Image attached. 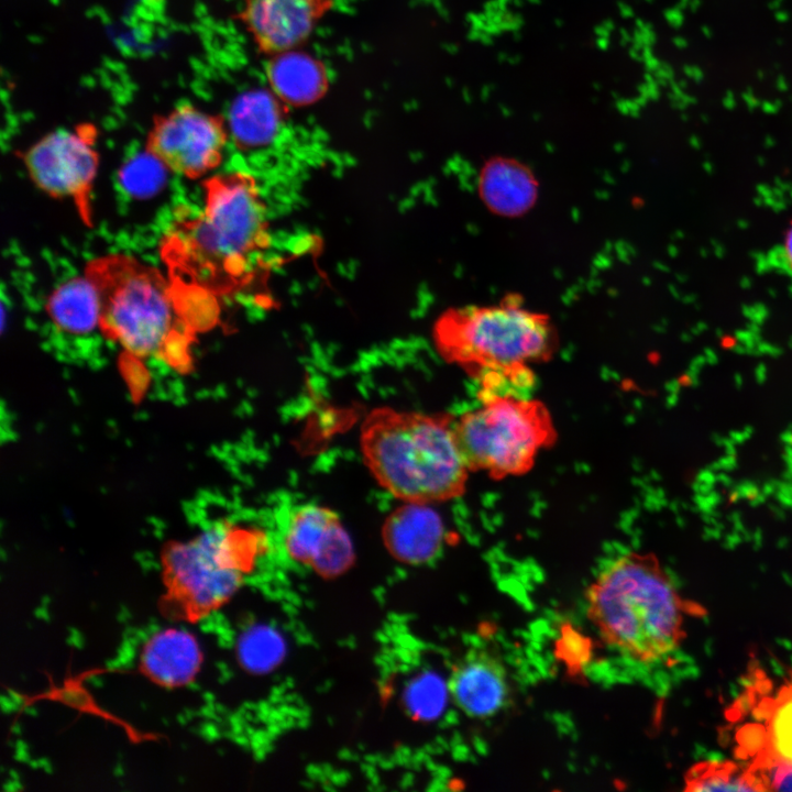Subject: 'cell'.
Instances as JSON below:
<instances>
[{"label":"cell","mask_w":792,"mask_h":792,"mask_svg":"<svg viewBox=\"0 0 792 792\" xmlns=\"http://www.w3.org/2000/svg\"><path fill=\"white\" fill-rule=\"evenodd\" d=\"M204 187L202 210L175 221L162 244V257L178 284L224 295L249 280L252 261L266 245V212L250 175H217Z\"/></svg>","instance_id":"obj_1"},{"label":"cell","mask_w":792,"mask_h":792,"mask_svg":"<svg viewBox=\"0 0 792 792\" xmlns=\"http://www.w3.org/2000/svg\"><path fill=\"white\" fill-rule=\"evenodd\" d=\"M439 354L479 383V398L525 396L535 384L531 366L558 348L550 318L527 309L517 295L492 305L447 310L433 327Z\"/></svg>","instance_id":"obj_2"},{"label":"cell","mask_w":792,"mask_h":792,"mask_svg":"<svg viewBox=\"0 0 792 792\" xmlns=\"http://www.w3.org/2000/svg\"><path fill=\"white\" fill-rule=\"evenodd\" d=\"M586 615L602 640L642 666L678 652L685 638L686 603L651 553H624L585 593Z\"/></svg>","instance_id":"obj_3"},{"label":"cell","mask_w":792,"mask_h":792,"mask_svg":"<svg viewBox=\"0 0 792 792\" xmlns=\"http://www.w3.org/2000/svg\"><path fill=\"white\" fill-rule=\"evenodd\" d=\"M450 413L382 406L361 426L363 461L376 482L408 503L435 504L462 496L470 470Z\"/></svg>","instance_id":"obj_4"},{"label":"cell","mask_w":792,"mask_h":792,"mask_svg":"<svg viewBox=\"0 0 792 792\" xmlns=\"http://www.w3.org/2000/svg\"><path fill=\"white\" fill-rule=\"evenodd\" d=\"M85 275L97 290L99 328L107 337L135 356L175 365L187 360L196 324L182 306L177 282L125 254L94 258Z\"/></svg>","instance_id":"obj_5"},{"label":"cell","mask_w":792,"mask_h":792,"mask_svg":"<svg viewBox=\"0 0 792 792\" xmlns=\"http://www.w3.org/2000/svg\"><path fill=\"white\" fill-rule=\"evenodd\" d=\"M264 548L261 531L229 522L167 546L162 553L160 612L179 623L206 618L232 598Z\"/></svg>","instance_id":"obj_6"},{"label":"cell","mask_w":792,"mask_h":792,"mask_svg":"<svg viewBox=\"0 0 792 792\" xmlns=\"http://www.w3.org/2000/svg\"><path fill=\"white\" fill-rule=\"evenodd\" d=\"M455 420V436L470 472L493 480L519 476L535 465L540 451L557 441L547 406L534 398L493 395Z\"/></svg>","instance_id":"obj_7"},{"label":"cell","mask_w":792,"mask_h":792,"mask_svg":"<svg viewBox=\"0 0 792 792\" xmlns=\"http://www.w3.org/2000/svg\"><path fill=\"white\" fill-rule=\"evenodd\" d=\"M91 125L61 129L44 135L22 155L32 182L58 199H72L82 221L91 224L90 193L99 156Z\"/></svg>","instance_id":"obj_8"},{"label":"cell","mask_w":792,"mask_h":792,"mask_svg":"<svg viewBox=\"0 0 792 792\" xmlns=\"http://www.w3.org/2000/svg\"><path fill=\"white\" fill-rule=\"evenodd\" d=\"M227 139L221 117L182 105L154 120L146 151L167 169L195 179L220 164Z\"/></svg>","instance_id":"obj_9"},{"label":"cell","mask_w":792,"mask_h":792,"mask_svg":"<svg viewBox=\"0 0 792 792\" xmlns=\"http://www.w3.org/2000/svg\"><path fill=\"white\" fill-rule=\"evenodd\" d=\"M283 542L294 562L323 576L342 573L354 559L351 538L339 515L317 504H302L290 510Z\"/></svg>","instance_id":"obj_10"},{"label":"cell","mask_w":792,"mask_h":792,"mask_svg":"<svg viewBox=\"0 0 792 792\" xmlns=\"http://www.w3.org/2000/svg\"><path fill=\"white\" fill-rule=\"evenodd\" d=\"M333 0H244L241 19L260 51L284 53L304 42Z\"/></svg>","instance_id":"obj_11"},{"label":"cell","mask_w":792,"mask_h":792,"mask_svg":"<svg viewBox=\"0 0 792 792\" xmlns=\"http://www.w3.org/2000/svg\"><path fill=\"white\" fill-rule=\"evenodd\" d=\"M449 693L454 704L468 716L486 718L507 703L509 682L503 662L485 649L470 650L453 667Z\"/></svg>","instance_id":"obj_12"},{"label":"cell","mask_w":792,"mask_h":792,"mask_svg":"<svg viewBox=\"0 0 792 792\" xmlns=\"http://www.w3.org/2000/svg\"><path fill=\"white\" fill-rule=\"evenodd\" d=\"M444 536L443 520L431 504L405 502L387 516L382 527L388 552L408 564H422L436 558Z\"/></svg>","instance_id":"obj_13"},{"label":"cell","mask_w":792,"mask_h":792,"mask_svg":"<svg viewBox=\"0 0 792 792\" xmlns=\"http://www.w3.org/2000/svg\"><path fill=\"white\" fill-rule=\"evenodd\" d=\"M202 663V651L196 637L183 628H165L143 644L139 669L154 684L176 689L190 684Z\"/></svg>","instance_id":"obj_14"},{"label":"cell","mask_w":792,"mask_h":792,"mask_svg":"<svg viewBox=\"0 0 792 792\" xmlns=\"http://www.w3.org/2000/svg\"><path fill=\"white\" fill-rule=\"evenodd\" d=\"M484 204L494 212L515 217L531 208L537 180L530 169L513 158H493L482 168L479 182Z\"/></svg>","instance_id":"obj_15"},{"label":"cell","mask_w":792,"mask_h":792,"mask_svg":"<svg viewBox=\"0 0 792 792\" xmlns=\"http://www.w3.org/2000/svg\"><path fill=\"white\" fill-rule=\"evenodd\" d=\"M46 311L53 323L68 334L82 336L99 327L98 294L86 275L55 288L48 297Z\"/></svg>","instance_id":"obj_16"},{"label":"cell","mask_w":792,"mask_h":792,"mask_svg":"<svg viewBox=\"0 0 792 792\" xmlns=\"http://www.w3.org/2000/svg\"><path fill=\"white\" fill-rule=\"evenodd\" d=\"M277 128L278 116L265 98L241 97L230 110V133L241 148L268 144L276 135Z\"/></svg>","instance_id":"obj_17"},{"label":"cell","mask_w":792,"mask_h":792,"mask_svg":"<svg viewBox=\"0 0 792 792\" xmlns=\"http://www.w3.org/2000/svg\"><path fill=\"white\" fill-rule=\"evenodd\" d=\"M770 763L792 766V683L767 704L763 747L752 765Z\"/></svg>","instance_id":"obj_18"},{"label":"cell","mask_w":792,"mask_h":792,"mask_svg":"<svg viewBox=\"0 0 792 792\" xmlns=\"http://www.w3.org/2000/svg\"><path fill=\"white\" fill-rule=\"evenodd\" d=\"M688 791H762L755 774L732 762H702L685 776Z\"/></svg>","instance_id":"obj_19"},{"label":"cell","mask_w":792,"mask_h":792,"mask_svg":"<svg viewBox=\"0 0 792 792\" xmlns=\"http://www.w3.org/2000/svg\"><path fill=\"white\" fill-rule=\"evenodd\" d=\"M166 166L146 151L130 160L121 169L122 186L133 196L148 197L165 182Z\"/></svg>","instance_id":"obj_20"},{"label":"cell","mask_w":792,"mask_h":792,"mask_svg":"<svg viewBox=\"0 0 792 792\" xmlns=\"http://www.w3.org/2000/svg\"><path fill=\"white\" fill-rule=\"evenodd\" d=\"M408 700L415 713L432 717L443 706L444 691L439 679L426 675L411 685Z\"/></svg>","instance_id":"obj_21"},{"label":"cell","mask_w":792,"mask_h":792,"mask_svg":"<svg viewBox=\"0 0 792 792\" xmlns=\"http://www.w3.org/2000/svg\"><path fill=\"white\" fill-rule=\"evenodd\" d=\"M273 639L263 630H251L241 637L238 646L240 661L245 668L258 670L273 657Z\"/></svg>","instance_id":"obj_22"},{"label":"cell","mask_w":792,"mask_h":792,"mask_svg":"<svg viewBox=\"0 0 792 792\" xmlns=\"http://www.w3.org/2000/svg\"><path fill=\"white\" fill-rule=\"evenodd\" d=\"M557 651L561 653L563 662L573 670L582 668L591 654L587 639L572 627L566 626L562 627Z\"/></svg>","instance_id":"obj_23"},{"label":"cell","mask_w":792,"mask_h":792,"mask_svg":"<svg viewBox=\"0 0 792 792\" xmlns=\"http://www.w3.org/2000/svg\"><path fill=\"white\" fill-rule=\"evenodd\" d=\"M763 263L766 270L792 280V222L782 238L767 252Z\"/></svg>","instance_id":"obj_24"}]
</instances>
